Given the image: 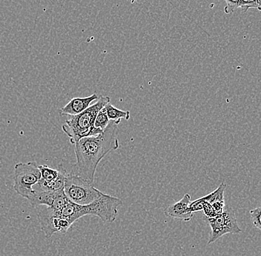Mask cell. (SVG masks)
I'll return each instance as SVG.
<instances>
[{"mask_svg": "<svg viewBox=\"0 0 261 256\" xmlns=\"http://www.w3.org/2000/svg\"><path fill=\"white\" fill-rule=\"evenodd\" d=\"M41 174L40 181L44 182H50L57 179L59 174V169L51 168L45 164L39 165Z\"/></svg>", "mask_w": 261, "mask_h": 256, "instance_id": "obj_13", "label": "cell"}, {"mask_svg": "<svg viewBox=\"0 0 261 256\" xmlns=\"http://www.w3.org/2000/svg\"><path fill=\"white\" fill-rule=\"evenodd\" d=\"M226 184L222 182L216 190H214L211 193L205 195L204 198H205V200L207 201V202H210V204L218 202V201L224 200V191L225 190H226Z\"/></svg>", "mask_w": 261, "mask_h": 256, "instance_id": "obj_14", "label": "cell"}, {"mask_svg": "<svg viewBox=\"0 0 261 256\" xmlns=\"http://www.w3.org/2000/svg\"><path fill=\"white\" fill-rule=\"evenodd\" d=\"M110 97L100 96L95 104L90 106L81 113L72 116L65 121L62 126L63 131L70 138L71 144L74 145L85 137L97 136L102 134L103 130L94 128V122L98 112L106 104L110 103Z\"/></svg>", "mask_w": 261, "mask_h": 256, "instance_id": "obj_2", "label": "cell"}, {"mask_svg": "<svg viewBox=\"0 0 261 256\" xmlns=\"http://www.w3.org/2000/svg\"><path fill=\"white\" fill-rule=\"evenodd\" d=\"M249 213L253 225L261 231V207L251 210Z\"/></svg>", "mask_w": 261, "mask_h": 256, "instance_id": "obj_17", "label": "cell"}, {"mask_svg": "<svg viewBox=\"0 0 261 256\" xmlns=\"http://www.w3.org/2000/svg\"><path fill=\"white\" fill-rule=\"evenodd\" d=\"M202 211L203 212L205 218H213V217L217 216L216 213H215V210L212 208L211 204L205 200L203 202V210Z\"/></svg>", "mask_w": 261, "mask_h": 256, "instance_id": "obj_19", "label": "cell"}, {"mask_svg": "<svg viewBox=\"0 0 261 256\" xmlns=\"http://www.w3.org/2000/svg\"><path fill=\"white\" fill-rule=\"evenodd\" d=\"M33 208L40 205H45L48 208L60 211L68 202L65 195L64 190L56 191H35L28 198Z\"/></svg>", "mask_w": 261, "mask_h": 256, "instance_id": "obj_8", "label": "cell"}, {"mask_svg": "<svg viewBox=\"0 0 261 256\" xmlns=\"http://www.w3.org/2000/svg\"><path fill=\"white\" fill-rule=\"evenodd\" d=\"M225 2H226V6L224 10L226 14L234 12L238 8H241L244 11H247L249 9L244 0H225Z\"/></svg>", "mask_w": 261, "mask_h": 256, "instance_id": "obj_15", "label": "cell"}, {"mask_svg": "<svg viewBox=\"0 0 261 256\" xmlns=\"http://www.w3.org/2000/svg\"><path fill=\"white\" fill-rule=\"evenodd\" d=\"M38 219L41 231L46 238L51 237L57 233L65 234L72 226V224L68 219L60 214V211L48 207L38 213Z\"/></svg>", "mask_w": 261, "mask_h": 256, "instance_id": "obj_7", "label": "cell"}, {"mask_svg": "<svg viewBox=\"0 0 261 256\" xmlns=\"http://www.w3.org/2000/svg\"><path fill=\"white\" fill-rule=\"evenodd\" d=\"M211 205L217 215L223 213V210H224L225 208H226L224 200L218 201V202H214V203L211 204Z\"/></svg>", "mask_w": 261, "mask_h": 256, "instance_id": "obj_20", "label": "cell"}, {"mask_svg": "<svg viewBox=\"0 0 261 256\" xmlns=\"http://www.w3.org/2000/svg\"><path fill=\"white\" fill-rule=\"evenodd\" d=\"M63 190L68 200L80 205H89L104 194L94 184L71 173L67 174Z\"/></svg>", "mask_w": 261, "mask_h": 256, "instance_id": "obj_3", "label": "cell"}, {"mask_svg": "<svg viewBox=\"0 0 261 256\" xmlns=\"http://www.w3.org/2000/svg\"><path fill=\"white\" fill-rule=\"evenodd\" d=\"M99 96L97 93H94L92 95L83 98H73L68 104H65L64 107L59 110V113L61 117L63 116L77 115L82 112L89 108L91 104L94 101L98 100Z\"/></svg>", "mask_w": 261, "mask_h": 256, "instance_id": "obj_9", "label": "cell"}, {"mask_svg": "<svg viewBox=\"0 0 261 256\" xmlns=\"http://www.w3.org/2000/svg\"><path fill=\"white\" fill-rule=\"evenodd\" d=\"M206 221L211 228L208 244H211L226 234H240L242 230L238 225L236 213L229 207H226L223 213L213 218H206Z\"/></svg>", "mask_w": 261, "mask_h": 256, "instance_id": "obj_6", "label": "cell"}, {"mask_svg": "<svg viewBox=\"0 0 261 256\" xmlns=\"http://www.w3.org/2000/svg\"><path fill=\"white\" fill-rule=\"evenodd\" d=\"M109 123H110V120L108 117L105 107H104L98 112L95 120H94V128L100 129L104 131Z\"/></svg>", "mask_w": 261, "mask_h": 256, "instance_id": "obj_16", "label": "cell"}, {"mask_svg": "<svg viewBox=\"0 0 261 256\" xmlns=\"http://www.w3.org/2000/svg\"><path fill=\"white\" fill-rule=\"evenodd\" d=\"M40 179V169L36 161L19 162L14 167V189L23 198L28 200L34 193V187Z\"/></svg>", "mask_w": 261, "mask_h": 256, "instance_id": "obj_4", "label": "cell"}, {"mask_svg": "<svg viewBox=\"0 0 261 256\" xmlns=\"http://www.w3.org/2000/svg\"><path fill=\"white\" fill-rule=\"evenodd\" d=\"M204 201H205L204 197H201V198H198V200L191 202L189 206V211L192 213H195V212L202 211L203 210Z\"/></svg>", "mask_w": 261, "mask_h": 256, "instance_id": "obj_18", "label": "cell"}, {"mask_svg": "<svg viewBox=\"0 0 261 256\" xmlns=\"http://www.w3.org/2000/svg\"><path fill=\"white\" fill-rule=\"evenodd\" d=\"M106 113L109 120L112 121L114 124L118 125L120 123V121L123 120H128L130 119V112L128 110L124 111L114 107L112 104L109 103L105 106Z\"/></svg>", "mask_w": 261, "mask_h": 256, "instance_id": "obj_12", "label": "cell"}, {"mask_svg": "<svg viewBox=\"0 0 261 256\" xmlns=\"http://www.w3.org/2000/svg\"><path fill=\"white\" fill-rule=\"evenodd\" d=\"M74 145L76 163L71 174L94 184L98 164L108 153L119 148L117 125L110 121L102 134L85 137Z\"/></svg>", "mask_w": 261, "mask_h": 256, "instance_id": "obj_1", "label": "cell"}, {"mask_svg": "<svg viewBox=\"0 0 261 256\" xmlns=\"http://www.w3.org/2000/svg\"><path fill=\"white\" fill-rule=\"evenodd\" d=\"M256 2H257V9L261 11V0H256Z\"/></svg>", "mask_w": 261, "mask_h": 256, "instance_id": "obj_22", "label": "cell"}, {"mask_svg": "<svg viewBox=\"0 0 261 256\" xmlns=\"http://www.w3.org/2000/svg\"><path fill=\"white\" fill-rule=\"evenodd\" d=\"M244 1L247 4L249 8H257V4L256 0H244Z\"/></svg>", "mask_w": 261, "mask_h": 256, "instance_id": "obj_21", "label": "cell"}, {"mask_svg": "<svg viewBox=\"0 0 261 256\" xmlns=\"http://www.w3.org/2000/svg\"><path fill=\"white\" fill-rule=\"evenodd\" d=\"M122 205V202L120 198L104 193L89 205H79L80 215L81 218L91 215L99 217L104 223H112L115 221L118 208Z\"/></svg>", "mask_w": 261, "mask_h": 256, "instance_id": "obj_5", "label": "cell"}, {"mask_svg": "<svg viewBox=\"0 0 261 256\" xmlns=\"http://www.w3.org/2000/svg\"><path fill=\"white\" fill-rule=\"evenodd\" d=\"M190 202V195L188 193L185 194L179 202L165 209V216L169 218L182 220V221H190L193 217V213H191L189 210Z\"/></svg>", "mask_w": 261, "mask_h": 256, "instance_id": "obj_10", "label": "cell"}, {"mask_svg": "<svg viewBox=\"0 0 261 256\" xmlns=\"http://www.w3.org/2000/svg\"><path fill=\"white\" fill-rule=\"evenodd\" d=\"M59 174L55 180L50 182H44L40 180L34 187L35 191H56V190H63L68 172L65 170L62 164L58 167Z\"/></svg>", "mask_w": 261, "mask_h": 256, "instance_id": "obj_11", "label": "cell"}]
</instances>
